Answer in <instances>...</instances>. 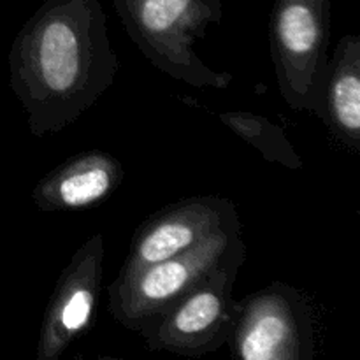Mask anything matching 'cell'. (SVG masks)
I'll list each match as a JSON object with an SVG mask.
<instances>
[{"mask_svg":"<svg viewBox=\"0 0 360 360\" xmlns=\"http://www.w3.org/2000/svg\"><path fill=\"white\" fill-rule=\"evenodd\" d=\"M7 62L35 137L77 122L120 70L104 0H44L18 30Z\"/></svg>","mask_w":360,"mask_h":360,"instance_id":"obj_1","label":"cell"},{"mask_svg":"<svg viewBox=\"0 0 360 360\" xmlns=\"http://www.w3.org/2000/svg\"><path fill=\"white\" fill-rule=\"evenodd\" d=\"M130 41L158 70L195 88L231 86L232 74L211 69L195 42L224 16L221 0H112Z\"/></svg>","mask_w":360,"mask_h":360,"instance_id":"obj_2","label":"cell"},{"mask_svg":"<svg viewBox=\"0 0 360 360\" xmlns=\"http://www.w3.org/2000/svg\"><path fill=\"white\" fill-rule=\"evenodd\" d=\"M333 0H274L271 60L280 95L295 111L322 115L329 69Z\"/></svg>","mask_w":360,"mask_h":360,"instance_id":"obj_3","label":"cell"},{"mask_svg":"<svg viewBox=\"0 0 360 360\" xmlns=\"http://www.w3.org/2000/svg\"><path fill=\"white\" fill-rule=\"evenodd\" d=\"M245 245L241 229L218 232L188 252L151 264L108 287L112 319L141 334Z\"/></svg>","mask_w":360,"mask_h":360,"instance_id":"obj_4","label":"cell"},{"mask_svg":"<svg viewBox=\"0 0 360 360\" xmlns=\"http://www.w3.org/2000/svg\"><path fill=\"white\" fill-rule=\"evenodd\" d=\"M248 248L229 257L141 333L151 352L202 357L225 347L239 315L234 285Z\"/></svg>","mask_w":360,"mask_h":360,"instance_id":"obj_5","label":"cell"},{"mask_svg":"<svg viewBox=\"0 0 360 360\" xmlns=\"http://www.w3.org/2000/svg\"><path fill=\"white\" fill-rule=\"evenodd\" d=\"M232 359L311 360L316 354L315 320L306 295L273 281L239 301L227 345Z\"/></svg>","mask_w":360,"mask_h":360,"instance_id":"obj_6","label":"cell"},{"mask_svg":"<svg viewBox=\"0 0 360 360\" xmlns=\"http://www.w3.org/2000/svg\"><path fill=\"white\" fill-rule=\"evenodd\" d=\"M231 229H241L238 207L231 199L199 195L169 204L136 229L116 278H127L151 264L181 255Z\"/></svg>","mask_w":360,"mask_h":360,"instance_id":"obj_7","label":"cell"},{"mask_svg":"<svg viewBox=\"0 0 360 360\" xmlns=\"http://www.w3.org/2000/svg\"><path fill=\"white\" fill-rule=\"evenodd\" d=\"M104 236L88 238L70 257L46 306L37 360H58L94 327L104 278Z\"/></svg>","mask_w":360,"mask_h":360,"instance_id":"obj_8","label":"cell"},{"mask_svg":"<svg viewBox=\"0 0 360 360\" xmlns=\"http://www.w3.org/2000/svg\"><path fill=\"white\" fill-rule=\"evenodd\" d=\"M123 179L118 158L104 150L83 151L48 172L32 190V200L44 213L88 210L108 200Z\"/></svg>","mask_w":360,"mask_h":360,"instance_id":"obj_9","label":"cell"},{"mask_svg":"<svg viewBox=\"0 0 360 360\" xmlns=\"http://www.w3.org/2000/svg\"><path fill=\"white\" fill-rule=\"evenodd\" d=\"M320 120L348 150L360 151V37L343 35L329 58Z\"/></svg>","mask_w":360,"mask_h":360,"instance_id":"obj_10","label":"cell"},{"mask_svg":"<svg viewBox=\"0 0 360 360\" xmlns=\"http://www.w3.org/2000/svg\"><path fill=\"white\" fill-rule=\"evenodd\" d=\"M218 118L271 164H280L292 171H301L304 167V162L283 129L266 116L250 111H225L220 112Z\"/></svg>","mask_w":360,"mask_h":360,"instance_id":"obj_11","label":"cell"}]
</instances>
